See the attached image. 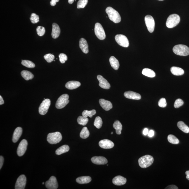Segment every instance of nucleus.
I'll return each mask as SVG.
<instances>
[{
  "label": "nucleus",
  "instance_id": "obj_1",
  "mask_svg": "<svg viewBox=\"0 0 189 189\" xmlns=\"http://www.w3.org/2000/svg\"><path fill=\"white\" fill-rule=\"evenodd\" d=\"M107 13L110 20L115 23L121 22V19L120 15L118 12L111 7H108L106 9Z\"/></svg>",
  "mask_w": 189,
  "mask_h": 189
},
{
  "label": "nucleus",
  "instance_id": "obj_2",
  "mask_svg": "<svg viewBox=\"0 0 189 189\" xmlns=\"http://www.w3.org/2000/svg\"><path fill=\"white\" fill-rule=\"evenodd\" d=\"M154 158L152 156L146 155L142 156L138 160L139 165L142 168H146L152 165Z\"/></svg>",
  "mask_w": 189,
  "mask_h": 189
},
{
  "label": "nucleus",
  "instance_id": "obj_3",
  "mask_svg": "<svg viewBox=\"0 0 189 189\" xmlns=\"http://www.w3.org/2000/svg\"><path fill=\"white\" fill-rule=\"evenodd\" d=\"M173 51L175 55L182 56H186L189 55V48L184 45H175L173 48Z\"/></svg>",
  "mask_w": 189,
  "mask_h": 189
},
{
  "label": "nucleus",
  "instance_id": "obj_4",
  "mask_svg": "<svg viewBox=\"0 0 189 189\" xmlns=\"http://www.w3.org/2000/svg\"><path fill=\"white\" fill-rule=\"evenodd\" d=\"M180 17L176 14L171 15L167 18L166 26L168 28H172L176 26L180 23Z\"/></svg>",
  "mask_w": 189,
  "mask_h": 189
},
{
  "label": "nucleus",
  "instance_id": "obj_5",
  "mask_svg": "<svg viewBox=\"0 0 189 189\" xmlns=\"http://www.w3.org/2000/svg\"><path fill=\"white\" fill-rule=\"evenodd\" d=\"M62 139V136L60 132H57L48 134L47 140L49 143L54 144L59 143Z\"/></svg>",
  "mask_w": 189,
  "mask_h": 189
},
{
  "label": "nucleus",
  "instance_id": "obj_6",
  "mask_svg": "<svg viewBox=\"0 0 189 189\" xmlns=\"http://www.w3.org/2000/svg\"><path fill=\"white\" fill-rule=\"evenodd\" d=\"M69 96L68 94H63L59 97L56 103L55 107L57 109H61L65 107L69 102Z\"/></svg>",
  "mask_w": 189,
  "mask_h": 189
},
{
  "label": "nucleus",
  "instance_id": "obj_7",
  "mask_svg": "<svg viewBox=\"0 0 189 189\" xmlns=\"http://www.w3.org/2000/svg\"><path fill=\"white\" fill-rule=\"evenodd\" d=\"M94 33L98 39L100 40H103L106 37L105 30L103 27L99 23H96L94 26Z\"/></svg>",
  "mask_w": 189,
  "mask_h": 189
},
{
  "label": "nucleus",
  "instance_id": "obj_8",
  "mask_svg": "<svg viewBox=\"0 0 189 189\" xmlns=\"http://www.w3.org/2000/svg\"><path fill=\"white\" fill-rule=\"evenodd\" d=\"M145 22L148 31L153 32L155 27V22L153 17L150 15H146L145 17Z\"/></svg>",
  "mask_w": 189,
  "mask_h": 189
},
{
  "label": "nucleus",
  "instance_id": "obj_9",
  "mask_svg": "<svg viewBox=\"0 0 189 189\" xmlns=\"http://www.w3.org/2000/svg\"><path fill=\"white\" fill-rule=\"evenodd\" d=\"M51 103V101L49 99H45L42 101L39 108V112L40 115H45L47 113Z\"/></svg>",
  "mask_w": 189,
  "mask_h": 189
},
{
  "label": "nucleus",
  "instance_id": "obj_10",
  "mask_svg": "<svg viewBox=\"0 0 189 189\" xmlns=\"http://www.w3.org/2000/svg\"><path fill=\"white\" fill-rule=\"evenodd\" d=\"M116 41L119 45L124 47H128L129 45L128 39L122 34H117L115 37Z\"/></svg>",
  "mask_w": 189,
  "mask_h": 189
},
{
  "label": "nucleus",
  "instance_id": "obj_11",
  "mask_svg": "<svg viewBox=\"0 0 189 189\" xmlns=\"http://www.w3.org/2000/svg\"><path fill=\"white\" fill-rule=\"evenodd\" d=\"M26 183V178L24 175H20L17 179L15 184V189H24L25 187Z\"/></svg>",
  "mask_w": 189,
  "mask_h": 189
},
{
  "label": "nucleus",
  "instance_id": "obj_12",
  "mask_svg": "<svg viewBox=\"0 0 189 189\" xmlns=\"http://www.w3.org/2000/svg\"><path fill=\"white\" fill-rule=\"evenodd\" d=\"M28 145V142L26 140H23L19 143L17 150V155L19 157L24 155L26 151Z\"/></svg>",
  "mask_w": 189,
  "mask_h": 189
},
{
  "label": "nucleus",
  "instance_id": "obj_13",
  "mask_svg": "<svg viewBox=\"0 0 189 189\" xmlns=\"http://www.w3.org/2000/svg\"><path fill=\"white\" fill-rule=\"evenodd\" d=\"M46 188L49 189H57L58 185L56 178L55 177L52 176L45 183Z\"/></svg>",
  "mask_w": 189,
  "mask_h": 189
},
{
  "label": "nucleus",
  "instance_id": "obj_14",
  "mask_svg": "<svg viewBox=\"0 0 189 189\" xmlns=\"http://www.w3.org/2000/svg\"><path fill=\"white\" fill-rule=\"evenodd\" d=\"M97 79L99 81V85L100 87L106 89H109L110 88V85L108 82L101 75H98Z\"/></svg>",
  "mask_w": 189,
  "mask_h": 189
},
{
  "label": "nucleus",
  "instance_id": "obj_15",
  "mask_svg": "<svg viewBox=\"0 0 189 189\" xmlns=\"http://www.w3.org/2000/svg\"><path fill=\"white\" fill-rule=\"evenodd\" d=\"M100 147L104 149H110L112 148L114 146V144L111 141L108 140H103L100 141L99 142Z\"/></svg>",
  "mask_w": 189,
  "mask_h": 189
},
{
  "label": "nucleus",
  "instance_id": "obj_16",
  "mask_svg": "<svg viewBox=\"0 0 189 189\" xmlns=\"http://www.w3.org/2000/svg\"><path fill=\"white\" fill-rule=\"evenodd\" d=\"M92 163L97 165H105L108 163V161L105 158L101 156H95L92 158Z\"/></svg>",
  "mask_w": 189,
  "mask_h": 189
},
{
  "label": "nucleus",
  "instance_id": "obj_17",
  "mask_svg": "<svg viewBox=\"0 0 189 189\" xmlns=\"http://www.w3.org/2000/svg\"><path fill=\"white\" fill-rule=\"evenodd\" d=\"M125 97L128 99L140 100L141 98V96L139 94L132 91H128L124 92Z\"/></svg>",
  "mask_w": 189,
  "mask_h": 189
},
{
  "label": "nucleus",
  "instance_id": "obj_18",
  "mask_svg": "<svg viewBox=\"0 0 189 189\" xmlns=\"http://www.w3.org/2000/svg\"><path fill=\"white\" fill-rule=\"evenodd\" d=\"M99 103L102 108L106 111H109L112 108V104L109 101L101 99L99 100Z\"/></svg>",
  "mask_w": 189,
  "mask_h": 189
},
{
  "label": "nucleus",
  "instance_id": "obj_19",
  "mask_svg": "<svg viewBox=\"0 0 189 189\" xmlns=\"http://www.w3.org/2000/svg\"><path fill=\"white\" fill-rule=\"evenodd\" d=\"M126 179L120 175L115 177L113 180V184L117 186L123 185L126 184Z\"/></svg>",
  "mask_w": 189,
  "mask_h": 189
},
{
  "label": "nucleus",
  "instance_id": "obj_20",
  "mask_svg": "<svg viewBox=\"0 0 189 189\" xmlns=\"http://www.w3.org/2000/svg\"><path fill=\"white\" fill-rule=\"evenodd\" d=\"M60 32V29L58 25L56 23H53L52 32V37L54 39H57L59 36Z\"/></svg>",
  "mask_w": 189,
  "mask_h": 189
},
{
  "label": "nucleus",
  "instance_id": "obj_21",
  "mask_svg": "<svg viewBox=\"0 0 189 189\" xmlns=\"http://www.w3.org/2000/svg\"><path fill=\"white\" fill-rule=\"evenodd\" d=\"M23 130L21 127H18L15 129L13 133L12 141L14 143L17 142L20 138L22 134Z\"/></svg>",
  "mask_w": 189,
  "mask_h": 189
},
{
  "label": "nucleus",
  "instance_id": "obj_22",
  "mask_svg": "<svg viewBox=\"0 0 189 189\" xmlns=\"http://www.w3.org/2000/svg\"><path fill=\"white\" fill-rule=\"evenodd\" d=\"M79 46L83 52L87 54L89 52L88 45L86 39L84 38H81L79 41Z\"/></svg>",
  "mask_w": 189,
  "mask_h": 189
},
{
  "label": "nucleus",
  "instance_id": "obj_23",
  "mask_svg": "<svg viewBox=\"0 0 189 189\" xmlns=\"http://www.w3.org/2000/svg\"><path fill=\"white\" fill-rule=\"evenodd\" d=\"M81 84L79 82L77 81H70L67 83L65 87L68 89L73 90L79 87Z\"/></svg>",
  "mask_w": 189,
  "mask_h": 189
},
{
  "label": "nucleus",
  "instance_id": "obj_24",
  "mask_svg": "<svg viewBox=\"0 0 189 189\" xmlns=\"http://www.w3.org/2000/svg\"><path fill=\"white\" fill-rule=\"evenodd\" d=\"M172 73L174 76H182L184 73V71L183 69L178 67H172L171 68Z\"/></svg>",
  "mask_w": 189,
  "mask_h": 189
},
{
  "label": "nucleus",
  "instance_id": "obj_25",
  "mask_svg": "<svg viewBox=\"0 0 189 189\" xmlns=\"http://www.w3.org/2000/svg\"><path fill=\"white\" fill-rule=\"evenodd\" d=\"M110 64L115 70H117L119 67V63L118 60L113 56H112L109 59Z\"/></svg>",
  "mask_w": 189,
  "mask_h": 189
},
{
  "label": "nucleus",
  "instance_id": "obj_26",
  "mask_svg": "<svg viewBox=\"0 0 189 189\" xmlns=\"http://www.w3.org/2000/svg\"><path fill=\"white\" fill-rule=\"evenodd\" d=\"M91 181L92 178L89 176L81 177L76 179V182L80 184H88Z\"/></svg>",
  "mask_w": 189,
  "mask_h": 189
},
{
  "label": "nucleus",
  "instance_id": "obj_27",
  "mask_svg": "<svg viewBox=\"0 0 189 189\" xmlns=\"http://www.w3.org/2000/svg\"><path fill=\"white\" fill-rule=\"evenodd\" d=\"M21 74L23 78L27 81L32 80L34 78L33 75L29 71H23L21 72Z\"/></svg>",
  "mask_w": 189,
  "mask_h": 189
},
{
  "label": "nucleus",
  "instance_id": "obj_28",
  "mask_svg": "<svg viewBox=\"0 0 189 189\" xmlns=\"http://www.w3.org/2000/svg\"><path fill=\"white\" fill-rule=\"evenodd\" d=\"M69 150V147L68 145H63L57 148L55 151V153L57 155H60L68 152Z\"/></svg>",
  "mask_w": 189,
  "mask_h": 189
},
{
  "label": "nucleus",
  "instance_id": "obj_29",
  "mask_svg": "<svg viewBox=\"0 0 189 189\" xmlns=\"http://www.w3.org/2000/svg\"><path fill=\"white\" fill-rule=\"evenodd\" d=\"M142 74L144 76L150 77V78H154L156 76V74L153 70L148 68H144L142 70Z\"/></svg>",
  "mask_w": 189,
  "mask_h": 189
},
{
  "label": "nucleus",
  "instance_id": "obj_30",
  "mask_svg": "<svg viewBox=\"0 0 189 189\" xmlns=\"http://www.w3.org/2000/svg\"><path fill=\"white\" fill-rule=\"evenodd\" d=\"M177 126L180 130L187 134L189 133V128L182 121H179L177 123Z\"/></svg>",
  "mask_w": 189,
  "mask_h": 189
},
{
  "label": "nucleus",
  "instance_id": "obj_31",
  "mask_svg": "<svg viewBox=\"0 0 189 189\" xmlns=\"http://www.w3.org/2000/svg\"><path fill=\"white\" fill-rule=\"evenodd\" d=\"M113 127L115 129L116 132L117 134H121V131L122 129V125L120 121H116L113 123Z\"/></svg>",
  "mask_w": 189,
  "mask_h": 189
},
{
  "label": "nucleus",
  "instance_id": "obj_32",
  "mask_svg": "<svg viewBox=\"0 0 189 189\" xmlns=\"http://www.w3.org/2000/svg\"><path fill=\"white\" fill-rule=\"evenodd\" d=\"M90 133L87 127H84L82 129L80 133V136L82 139H86L89 136Z\"/></svg>",
  "mask_w": 189,
  "mask_h": 189
},
{
  "label": "nucleus",
  "instance_id": "obj_33",
  "mask_svg": "<svg viewBox=\"0 0 189 189\" xmlns=\"http://www.w3.org/2000/svg\"><path fill=\"white\" fill-rule=\"evenodd\" d=\"M167 140L170 143L174 144L179 143V140L176 137L172 134H169L167 137Z\"/></svg>",
  "mask_w": 189,
  "mask_h": 189
},
{
  "label": "nucleus",
  "instance_id": "obj_34",
  "mask_svg": "<svg viewBox=\"0 0 189 189\" xmlns=\"http://www.w3.org/2000/svg\"><path fill=\"white\" fill-rule=\"evenodd\" d=\"M96 113V111L95 110H92L91 111H88L85 110L82 113V116L85 117H89L92 118L93 115Z\"/></svg>",
  "mask_w": 189,
  "mask_h": 189
},
{
  "label": "nucleus",
  "instance_id": "obj_35",
  "mask_svg": "<svg viewBox=\"0 0 189 189\" xmlns=\"http://www.w3.org/2000/svg\"><path fill=\"white\" fill-rule=\"evenodd\" d=\"M88 119L87 117H85L84 116H80L78 118L77 121L78 124L80 125H86L88 122Z\"/></svg>",
  "mask_w": 189,
  "mask_h": 189
},
{
  "label": "nucleus",
  "instance_id": "obj_36",
  "mask_svg": "<svg viewBox=\"0 0 189 189\" xmlns=\"http://www.w3.org/2000/svg\"><path fill=\"white\" fill-rule=\"evenodd\" d=\"M22 64L24 66L28 68H33L35 67V65L34 63L28 60H22Z\"/></svg>",
  "mask_w": 189,
  "mask_h": 189
},
{
  "label": "nucleus",
  "instance_id": "obj_37",
  "mask_svg": "<svg viewBox=\"0 0 189 189\" xmlns=\"http://www.w3.org/2000/svg\"><path fill=\"white\" fill-rule=\"evenodd\" d=\"M103 122L101 117L99 116L96 118L94 122V125L96 128L99 129L101 128Z\"/></svg>",
  "mask_w": 189,
  "mask_h": 189
},
{
  "label": "nucleus",
  "instance_id": "obj_38",
  "mask_svg": "<svg viewBox=\"0 0 189 189\" xmlns=\"http://www.w3.org/2000/svg\"><path fill=\"white\" fill-rule=\"evenodd\" d=\"M88 3V0H79L77 3L78 9L84 8Z\"/></svg>",
  "mask_w": 189,
  "mask_h": 189
},
{
  "label": "nucleus",
  "instance_id": "obj_39",
  "mask_svg": "<svg viewBox=\"0 0 189 189\" xmlns=\"http://www.w3.org/2000/svg\"><path fill=\"white\" fill-rule=\"evenodd\" d=\"M30 19L33 24H36L39 22V17L36 13H33L31 15Z\"/></svg>",
  "mask_w": 189,
  "mask_h": 189
},
{
  "label": "nucleus",
  "instance_id": "obj_40",
  "mask_svg": "<svg viewBox=\"0 0 189 189\" xmlns=\"http://www.w3.org/2000/svg\"><path fill=\"white\" fill-rule=\"evenodd\" d=\"M36 32L39 36H42L45 33V29L43 27L39 26L36 28Z\"/></svg>",
  "mask_w": 189,
  "mask_h": 189
},
{
  "label": "nucleus",
  "instance_id": "obj_41",
  "mask_svg": "<svg viewBox=\"0 0 189 189\" xmlns=\"http://www.w3.org/2000/svg\"><path fill=\"white\" fill-rule=\"evenodd\" d=\"M44 58L48 63H51L54 60L55 57L51 54H48L44 55Z\"/></svg>",
  "mask_w": 189,
  "mask_h": 189
},
{
  "label": "nucleus",
  "instance_id": "obj_42",
  "mask_svg": "<svg viewBox=\"0 0 189 189\" xmlns=\"http://www.w3.org/2000/svg\"><path fill=\"white\" fill-rule=\"evenodd\" d=\"M184 102L181 99H177L174 104V107L175 108H178L184 105Z\"/></svg>",
  "mask_w": 189,
  "mask_h": 189
},
{
  "label": "nucleus",
  "instance_id": "obj_43",
  "mask_svg": "<svg viewBox=\"0 0 189 189\" xmlns=\"http://www.w3.org/2000/svg\"><path fill=\"white\" fill-rule=\"evenodd\" d=\"M60 61L62 63H64L67 60L68 58L67 56L65 54L61 53L59 55Z\"/></svg>",
  "mask_w": 189,
  "mask_h": 189
},
{
  "label": "nucleus",
  "instance_id": "obj_44",
  "mask_svg": "<svg viewBox=\"0 0 189 189\" xmlns=\"http://www.w3.org/2000/svg\"><path fill=\"white\" fill-rule=\"evenodd\" d=\"M158 105L161 108H165L167 105L166 100L165 98H161L158 102Z\"/></svg>",
  "mask_w": 189,
  "mask_h": 189
},
{
  "label": "nucleus",
  "instance_id": "obj_45",
  "mask_svg": "<svg viewBox=\"0 0 189 189\" xmlns=\"http://www.w3.org/2000/svg\"><path fill=\"white\" fill-rule=\"evenodd\" d=\"M165 189H178V188L175 185H171L166 187Z\"/></svg>",
  "mask_w": 189,
  "mask_h": 189
},
{
  "label": "nucleus",
  "instance_id": "obj_46",
  "mask_svg": "<svg viewBox=\"0 0 189 189\" xmlns=\"http://www.w3.org/2000/svg\"><path fill=\"white\" fill-rule=\"evenodd\" d=\"M59 0H52V1L50 2V4L52 6H55L56 4V3L59 2Z\"/></svg>",
  "mask_w": 189,
  "mask_h": 189
},
{
  "label": "nucleus",
  "instance_id": "obj_47",
  "mask_svg": "<svg viewBox=\"0 0 189 189\" xmlns=\"http://www.w3.org/2000/svg\"><path fill=\"white\" fill-rule=\"evenodd\" d=\"M4 161V159L3 156H1L0 157V169H1L2 167Z\"/></svg>",
  "mask_w": 189,
  "mask_h": 189
},
{
  "label": "nucleus",
  "instance_id": "obj_48",
  "mask_svg": "<svg viewBox=\"0 0 189 189\" xmlns=\"http://www.w3.org/2000/svg\"><path fill=\"white\" fill-rule=\"evenodd\" d=\"M154 134H155V132H154V131L151 130L148 132V136L150 137H152L154 136Z\"/></svg>",
  "mask_w": 189,
  "mask_h": 189
},
{
  "label": "nucleus",
  "instance_id": "obj_49",
  "mask_svg": "<svg viewBox=\"0 0 189 189\" xmlns=\"http://www.w3.org/2000/svg\"><path fill=\"white\" fill-rule=\"evenodd\" d=\"M148 130L147 128H145L144 129L143 131V134L144 135H146L148 134Z\"/></svg>",
  "mask_w": 189,
  "mask_h": 189
},
{
  "label": "nucleus",
  "instance_id": "obj_50",
  "mask_svg": "<svg viewBox=\"0 0 189 189\" xmlns=\"http://www.w3.org/2000/svg\"><path fill=\"white\" fill-rule=\"evenodd\" d=\"M4 103V101L1 96H0V105H2Z\"/></svg>",
  "mask_w": 189,
  "mask_h": 189
},
{
  "label": "nucleus",
  "instance_id": "obj_51",
  "mask_svg": "<svg viewBox=\"0 0 189 189\" xmlns=\"http://www.w3.org/2000/svg\"><path fill=\"white\" fill-rule=\"evenodd\" d=\"M185 174L186 175V179L189 181V170L187 171L186 172Z\"/></svg>",
  "mask_w": 189,
  "mask_h": 189
},
{
  "label": "nucleus",
  "instance_id": "obj_52",
  "mask_svg": "<svg viewBox=\"0 0 189 189\" xmlns=\"http://www.w3.org/2000/svg\"><path fill=\"white\" fill-rule=\"evenodd\" d=\"M74 0H68V3L70 4H72L74 2Z\"/></svg>",
  "mask_w": 189,
  "mask_h": 189
},
{
  "label": "nucleus",
  "instance_id": "obj_53",
  "mask_svg": "<svg viewBox=\"0 0 189 189\" xmlns=\"http://www.w3.org/2000/svg\"><path fill=\"white\" fill-rule=\"evenodd\" d=\"M158 1H164V0H158Z\"/></svg>",
  "mask_w": 189,
  "mask_h": 189
},
{
  "label": "nucleus",
  "instance_id": "obj_54",
  "mask_svg": "<svg viewBox=\"0 0 189 189\" xmlns=\"http://www.w3.org/2000/svg\"><path fill=\"white\" fill-rule=\"evenodd\" d=\"M113 134V132H112L111 133V134Z\"/></svg>",
  "mask_w": 189,
  "mask_h": 189
},
{
  "label": "nucleus",
  "instance_id": "obj_55",
  "mask_svg": "<svg viewBox=\"0 0 189 189\" xmlns=\"http://www.w3.org/2000/svg\"><path fill=\"white\" fill-rule=\"evenodd\" d=\"M42 184H43V185L44 184V182H42Z\"/></svg>",
  "mask_w": 189,
  "mask_h": 189
}]
</instances>
